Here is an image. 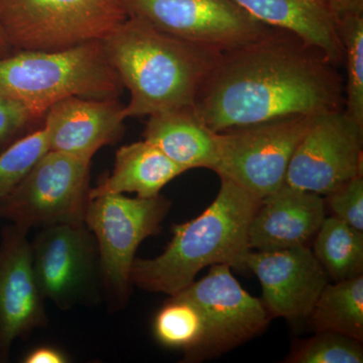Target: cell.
<instances>
[{
  "mask_svg": "<svg viewBox=\"0 0 363 363\" xmlns=\"http://www.w3.org/2000/svg\"><path fill=\"white\" fill-rule=\"evenodd\" d=\"M325 203L334 216L363 231V175L354 177L326 195Z\"/></svg>",
  "mask_w": 363,
  "mask_h": 363,
  "instance_id": "obj_26",
  "label": "cell"
},
{
  "mask_svg": "<svg viewBox=\"0 0 363 363\" xmlns=\"http://www.w3.org/2000/svg\"><path fill=\"white\" fill-rule=\"evenodd\" d=\"M336 18L363 14V0H325Z\"/></svg>",
  "mask_w": 363,
  "mask_h": 363,
  "instance_id": "obj_29",
  "label": "cell"
},
{
  "mask_svg": "<svg viewBox=\"0 0 363 363\" xmlns=\"http://www.w3.org/2000/svg\"><path fill=\"white\" fill-rule=\"evenodd\" d=\"M308 317L315 332H336L363 342V274L327 284Z\"/></svg>",
  "mask_w": 363,
  "mask_h": 363,
  "instance_id": "obj_20",
  "label": "cell"
},
{
  "mask_svg": "<svg viewBox=\"0 0 363 363\" xmlns=\"http://www.w3.org/2000/svg\"><path fill=\"white\" fill-rule=\"evenodd\" d=\"M123 88L101 40L0 60V92L23 104L33 121L66 98L116 99Z\"/></svg>",
  "mask_w": 363,
  "mask_h": 363,
  "instance_id": "obj_4",
  "label": "cell"
},
{
  "mask_svg": "<svg viewBox=\"0 0 363 363\" xmlns=\"http://www.w3.org/2000/svg\"><path fill=\"white\" fill-rule=\"evenodd\" d=\"M49 150L44 126L0 152V203L11 194Z\"/></svg>",
  "mask_w": 363,
  "mask_h": 363,
  "instance_id": "obj_24",
  "label": "cell"
},
{
  "mask_svg": "<svg viewBox=\"0 0 363 363\" xmlns=\"http://www.w3.org/2000/svg\"><path fill=\"white\" fill-rule=\"evenodd\" d=\"M245 271H252L262 286V300L271 317L297 320L308 317L329 277L311 248L250 250Z\"/></svg>",
  "mask_w": 363,
  "mask_h": 363,
  "instance_id": "obj_14",
  "label": "cell"
},
{
  "mask_svg": "<svg viewBox=\"0 0 363 363\" xmlns=\"http://www.w3.org/2000/svg\"><path fill=\"white\" fill-rule=\"evenodd\" d=\"M358 175H363V126L343 107L315 114L294 152L285 185L326 196Z\"/></svg>",
  "mask_w": 363,
  "mask_h": 363,
  "instance_id": "obj_11",
  "label": "cell"
},
{
  "mask_svg": "<svg viewBox=\"0 0 363 363\" xmlns=\"http://www.w3.org/2000/svg\"><path fill=\"white\" fill-rule=\"evenodd\" d=\"M362 343L336 332H316L311 338L294 344L286 362L362 363Z\"/></svg>",
  "mask_w": 363,
  "mask_h": 363,
  "instance_id": "obj_25",
  "label": "cell"
},
{
  "mask_svg": "<svg viewBox=\"0 0 363 363\" xmlns=\"http://www.w3.org/2000/svg\"><path fill=\"white\" fill-rule=\"evenodd\" d=\"M314 116L285 117L218 133L215 173L264 199L285 185L294 152Z\"/></svg>",
  "mask_w": 363,
  "mask_h": 363,
  "instance_id": "obj_8",
  "label": "cell"
},
{
  "mask_svg": "<svg viewBox=\"0 0 363 363\" xmlns=\"http://www.w3.org/2000/svg\"><path fill=\"white\" fill-rule=\"evenodd\" d=\"M313 253L334 281L363 274V231L336 216L325 217L314 238Z\"/></svg>",
  "mask_w": 363,
  "mask_h": 363,
  "instance_id": "obj_21",
  "label": "cell"
},
{
  "mask_svg": "<svg viewBox=\"0 0 363 363\" xmlns=\"http://www.w3.org/2000/svg\"><path fill=\"white\" fill-rule=\"evenodd\" d=\"M171 205L161 195L145 199L104 194L90 200L85 224L96 238L109 311H119L128 304L136 250L145 238L160 233Z\"/></svg>",
  "mask_w": 363,
  "mask_h": 363,
  "instance_id": "obj_6",
  "label": "cell"
},
{
  "mask_svg": "<svg viewBox=\"0 0 363 363\" xmlns=\"http://www.w3.org/2000/svg\"><path fill=\"white\" fill-rule=\"evenodd\" d=\"M30 257L45 300L63 311L101 303L97 241L85 223L44 227L30 242Z\"/></svg>",
  "mask_w": 363,
  "mask_h": 363,
  "instance_id": "obj_9",
  "label": "cell"
},
{
  "mask_svg": "<svg viewBox=\"0 0 363 363\" xmlns=\"http://www.w3.org/2000/svg\"><path fill=\"white\" fill-rule=\"evenodd\" d=\"M218 195L199 216L172 228L173 238L154 259H135L131 285L175 296L206 267L226 264L245 271L248 229L262 199L224 177Z\"/></svg>",
  "mask_w": 363,
  "mask_h": 363,
  "instance_id": "obj_3",
  "label": "cell"
},
{
  "mask_svg": "<svg viewBox=\"0 0 363 363\" xmlns=\"http://www.w3.org/2000/svg\"><path fill=\"white\" fill-rule=\"evenodd\" d=\"M45 301L33 274L28 233L7 224L0 236V363L9 362L16 339L48 326Z\"/></svg>",
  "mask_w": 363,
  "mask_h": 363,
  "instance_id": "obj_13",
  "label": "cell"
},
{
  "mask_svg": "<svg viewBox=\"0 0 363 363\" xmlns=\"http://www.w3.org/2000/svg\"><path fill=\"white\" fill-rule=\"evenodd\" d=\"M25 363H66L69 358L63 351L52 346H40L23 357Z\"/></svg>",
  "mask_w": 363,
  "mask_h": 363,
  "instance_id": "obj_28",
  "label": "cell"
},
{
  "mask_svg": "<svg viewBox=\"0 0 363 363\" xmlns=\"http://www.w3.org/2000/svg\"><path fill=\"white\" fill-rule=\"evenodd\" d=\"M143 138L156 145L186 172L214 171L218 152V133L210 130L194 108L175 109L149 116Z\"/></svg>",
  "mask_w": 363,
  "mask_h": 363,
  "instance_id": "obj_18",
  "label": "cell"
},
{
  "mask_svg": "<svg viewBox=\"0 0 363 363\" xmlns=\"http://www.w3.org/2000/svg\"><path fill=\"white\" fill-rule=\"evenodd\" d=\"M128 16L190 44L224 52L264 37L272 28L233 0H123Z\"/></svg>",
  "mask_w": 363,
  "mask_h": 363,
  "instance_id": "obj_10",
  "label": "cell"
},
{
  "mask_svg": "<svg viewBox=\"0 0 363 363\" xmlns=\"http://www.w3.org/2000/svg\"><path fill=\"white\" fill-rule=\"evenodd\" d=\"M128 18L123 0H0V25L16 51L102 40Z\"/></svg>",
  "mask_w": 363,
  "mask_h": 363,
  "instance_id": "obj_5",
  "label": "cell"
},
{
  "mask_svg": "<svg viewBox=\"0 0 363 363\" xmlns=\"http://www.w3.org/2000/svg\"><path fill=\"white\" fill-rule=\"evenodd\" d=\"M13 47L9 44V40H7L6 33H4V30H2V26L0 25V60L9 56L11 52H13Z\"/></svg>",
  "mask_w": 363,
  "mask_h": 363,
  "instance_id": "obj_30",
  "label": "cell"
},
{
  "mask_svg": "<svg viewBox=\"0 0 363 363\" xmlns=\"http://www.w3.org/2000/svg\"><path fill=\"white\" fill-rule=\"evenodd\" d=\"M230 269L211 266L204 278L177 294L194 303L204 320L202 343L186 362L218 357L259 335L269 323L264 303L240 286Z\"/></svg>",
  "mask_w": 363,
  "mask_h": 363,
  "instance_id": "obj_12",
  "label": "cell"
},
{
  "mask_svg": "<svg viewBox=\"0 0 363 363\" xmlns=\"http://www.w3.org/2000/svg\"><path fill=\"white\" fill-rule=\"evenodd\" d=\"M259 23L291 33L331 63L343 59L338 18L325 0H233Z\"/></svg>",
  "mask_w": 363,
  "mask_h": 363,
  "instance_id": "obj_17",
  "label": "cell"
},
{
  "mask_svg": "<svg viewBox=\"0 0 363 363\" xmlns=\"http://www.w3.org/2000/svg\"><path fill=\"white\" fill-rule=\"evenodd\" d=\"M335 64L278 30L222 52L194 109L215 133L343 107Z\"/></svg>",
  "mask_w": 363,
  "mask_h": 363,
  "instance_id": "obj_1",
  "label": "cell"
},
{
  "mask_svg": "<svg viewBox=\"0 0 363 363\" xmlns=\"http://www.w3.org/2000/svg\"><path fill=\"white\" fill-rule=\"evenodd\" d=\"M338 33L346 65L343 108L363 126V14L338 18Z\"/></svg>",
  "mask_w": 363,
  "mask_h": 363,
  "instance_id": "obj_23",
  "label": "cell"
},
{
  "mask_svg": "<svg viewBox=\"0 0 363 363\" xmlns=\"http://www.w3.org/2000/svg\"><path fill=\"white\" fill-rule=\"evenodd\" d=\"M91 161L48 150L0 203V217L21 230L85 223L90 202Z\"/></svg>",
  "mask_w": 363,
  "mask_h": 363,
  "instance_id": "obj_7",
  "label": "cell"
},
{
  "mask_svg": "<svg viewBox=\"0 0 363 363\" xmlns=\"http://www.w3.org/2000/svg\"><path fill=\"white\" fill-rule=\"evenodd\" d=\"M326 217L321 195L284 185L262 200L248 229L252 250L308 247Z\"/></svg>",
  "mask_w": 363,
  "mask_h": 363,
  "instance_id": "obj_16",
  "label": "cell"
},
{
  "mask_svg": "<svg viewBox=\"0 0 363 363\" xmlns=\"http://www.w3.org/2000/svg\"><path fill=\"white\" fill-rule=\"evenodd\" d=\"M185 172L147 140L130 143L117 150L111 175L91 189L90 199L123 193H135L145 199L157 197L164 186Z\"/></svg>",
  "mask_w": 363,
  "mask_h": 363,
  "instance_id": "obj_19",
  "label": "cell"
},
{
  "mask_svg": "<svg viewBox=\"0 0 363 363\" xmlns=\"http://www.w3.org/2000/svg\"><path fill=\"white\" fill-rule=\"evenodd\" d=\"M116 99L69 97L45 114L49 150L91 161L121 135L126 117Z\"/></svg>",
  "mask_w": 363,
  "mask_h": 363,
  "instance_id": "obj_15",
  "label": "cell"
},
{
  "mask_svg": "<svg viewBox=\"0 0 363 363\" xmlns=\"http://www.w3.org/2000/svg\"><path fill=\"white\" fill-rule=\"evenodd\" d=\"M204 320L194 303L180 295L171 296L154 322L157 340L167 347L185 352V359L202 343Z\"/></svg>",
  "mask_w": 363,
  "mask_h": 363,
  "instance_id": "obj_22",
  "label": "cell"
},
{
  "mask_svg": "<svg viewBox=\"0 0 363 363\" xmlns=\"http://www.w3.org/2000/svg\"><path fill=\"white\" fill-rule=\"evenodd\" d=\"M130 91L128 117L194 108L203 83L222 52L190 44L130 16L101 40Z\"/></svg>",
  "mask_w": 363,
  "mask_h": 363,
  "instance_id": "obj_2",
  "label": "cell"
},
{
  "mask_svg": "<svg viewBox=\"0 0 363 363\" xmlns=\"http://www.w3.org/2000/svg\"><path fill=\"white\" fill-rule=\"evenodd\" d=\"M33 121L23 104L0 92V152L20 138L21 133Z\"/></svg>",
  "mask_w": 363,
  "mask_h": 363,
  "instance_id": "obj_27",
  "label": "cell"
}]
</instances>
